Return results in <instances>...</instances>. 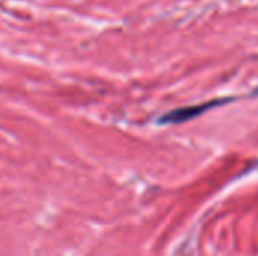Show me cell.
Instances as JSON below:
<instances>
[{
	"label": "cell",
	"instance_id": "1",
	"mask_svg": "<svg viewBox=\"0 0 258 256\" xmlns=\"http://www.w3.org/2000/svg\"><path fill=\"white\" fill-rule=\"evenodd\" d=\"M228 100H213V101H207V103H203V104H197V106H189V107H183V109H177V110H172L166 115H163L159 122L160 124H181V122H186L189 119H194L200 115H203L204 112H207L209 109H213V107H218L221 104H225Z\"/></svg>",
	"mask_w": 258,
	"mask_h": 256
}]
</instances>
